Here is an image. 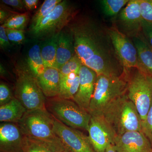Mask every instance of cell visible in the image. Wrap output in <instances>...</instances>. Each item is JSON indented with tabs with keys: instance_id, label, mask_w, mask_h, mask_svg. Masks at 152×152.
<instances>
[{
	"instance_id": "d6986e66",
	"label": "cell",
	"mask_w": 152,
	"mask_h": 152,
	"mask_svg": "<svg viewBox=\"0 0 152 152\" xmlns=\"http://www.w3.org/2000/svg\"><path fill=\"white\" fill-rule=\"evenodd\" d=\"M65 149L61 140L49 141L23 137L22 152H64Z\"/></svg>"
},
{
	"instance_id": "30bf717a",
	"label": "cell",
	"mask_w": 152,
	"mask_h": 152,
	"mask_svg": "<svg viewBox=\"0 0 152 152\" xmlns=\"http://www.w3.org/2000/svg\"><path fill=\"white\" fill-rule=\"evenodd\" d=\"M54 131L64 147L70 152H96L88 137L54 118Z\"/></svg>"
},
{
	"instance_id": "e0dca14e",
	"label": "cell",
	"mask_w": 152,
	"mask_h": 152,
	"mask_svg": "<svg viewBox=\"0 0 152 152\" xmlns=\"http://www.w3.org/2000/svg\"><path fill=\"white\" fill-rule=\"evenodd\" d=\"M75 54L73 39L70 33L61 31L58 38L55 69L59 70Z\"/></svg>"
},
{
	"instance_id": "ffe728a7",
	"label": "cell",
	"mask_w": 152,
	"mask_h": 152,
	"mask_svg": "<svg viewBox=\"0 0 152 152\" xmlns=\"http://www.w3.org/2000/svg\"><path fill=\"white\" fill-rule=\"evenodd\" d=\"M27 111L21 102L14 97L7 103L0 106V121L18 124Z\"/></svg>"
},
{
	"instance_id": "52a82bcc",
	"label": "cell",
	"mask_w": 152,
	"mask_h": 152,
	"mask_svg": "<svg viewBox=\"0 0 152 152\" xmlns=\"http://www.w3.org/2000/svg\"><path fill=\"white\" fill-rule=\"evenodd\" d=\"M15 95L27 111L46 109L47 98L29 69L17 70Z\"/></svg>"
},
{
	"instance_id": "3957f363",
	"label": "cell",
	"mask_w": 152,
	"mask_h": 152,
	"mask_svg": "<svg viewBox=\"0 0 152 152\" xmlns=\"http://www.w3.org/2000/svg\"><path fill=\"white\" fill-rule=\"evenodd\" d=\"M102 116L117 135L132 131L143 132L140 117L135 106L127 95L113 102Z\"/></svg>"
},
{
	"instance_id": "d590c367",
	"label": "cell",
	"mask_w": 152,
	"mask_h": 152,
	"mask_svg": "<svg viewBox=\"0 0 152 152\" xmlns=\"http://www.w3.org/2000/svg\"><path fill=\"white\" fill-rule=\"evenodd\" d=\"M25 8L29 11H32L35 9L38 5V0H24L23 1Z\"/></svg>"
},
{
	"instance_id": "2e32d148",
	"label": "cell",
	"mask_w": 152,
	"mask_h": 152,
	"mask_svg": "<svg viewBox=\"0 0 152 152\" xmlns=\"http://www.w3.org/2000/svg\"><path fill=\"white\" fill-rule=\"evenodd\" d=\"M37 79L38 84L46 98L58 96L61 82L58 70L53 68H46L45 72Z\"/></svg>"
},
{
	"instance_id": "f1b7e54d",
	"label": "cell",
	"mask_w": 152,
	"mask_h": 152,
	"mask_svg": "<svg viewBox=\"0 0 152 152\" xmlns=\"http://www.w3.org/2000/svg\"><path fill=\"white\" fill-rule=\"evenodd\" d=\"M6 32L9 41L13 43L20 45L25 41L24 30L6 28Z\"/></svg>"
},
{
	"instance_id": "f546056e",
	"label": "cell",
	"mask_w": 152,
	"mask_h": 152,
	"mask_svg": "<svg viewBox=\"0 0 152 152\" xmlns=\"http://www.w3.org/2000/svg\"><path fill=\"white\" fill-rule=\"evenodd\" d=\"M10 88L7 85L1 83L0 84V105L7 103L13 98Z\"/></svg>"
},
{
	"instance_id": "836d02e7",
	"label": "cell",
	"mask_w": 152,
	"mask_h": 152,
	"mask_svg": "<svg viewBox=\"0 0 152 152\" xmlns=\"http://www.w3.org/2000/svg\"><path fill=\"white\" fill-rule=\"evenodd\" d=\"M1 2L19 10H24L25 9L23 1L21 0H2Z\"/></svg>"
},
{
	"instance_id": "74e56055",
	"label": "cell",
	"mask_w": 152,
	"mask_h": 152,
	"mask_svg": "<svg viewBox=\"0 0 152 152\" xmlns=\"http://www.w3.org/2000/svg\"><path fill=\"white\" fill-rule=\"evenodd\" d=\"M64 152H70L69 151H68V150L67 149H65V150L64 151Z\"/></svg>"
},
{
	"instance_id": "4dcf8cb0",
	"label": "cell",
	"mask_w": 152,
	"mask_h": 152,
	"mask_svg": "<svg viewBox=\"0 0 152 152\" xmlns=\"http://www.w3.org/2000/svg\"><path fill=\"white\" fill-rule=\"evenodd\" d=\"M144 134L152 143V102L147 115L145 129Z\"/></svg>"
},
{
	"instance_id": "e575fe53",
	"label": "cell",
	"mask_w": 152,
	"mask_h": 152,
	"mask_svg": "<svg viewBox=\"0 0 152 152\" xmlns=\"http://www.w3.org/2000/svg\"><path fill=\"white\" fill-rule=\"evenodd\" d=\"M17 13H18L14 12L12 11L9 10L7 9L1 8V10H0V23L2 24V25L10 17L12 16L14 14Z\"/></svg>"
},
{
	"instance_id": "cb8c5ba5",
	"label": "cell",
	"mask_w": 152,
	"mask_h": 152,
	"mask_svg": "<svg viewBox=\"0 0 152 152\" xmlns=\"http://www.w3.org/2000/svg\"><path fill=\"white\" fill-rule=\"evenodd\" d=\"M62 0H45L32 18L30 28L35 27L53 10Z\"/></svg>"
},
{
	"instance_id": "9a60e30c",
	"label": "cell",
	"mask_w": 152,
	"mask_h": 152,
	"mask_svg": "<svg viewBox=\"0 0 152 152\" xmlns=\"http://www.w3.org/2000/svg\"><path fill=\"white\" fill-rule=\"evenodd\" d=\"M23 137L17 124H1L0 152H22Z\"/></svg>"
},
{
	"instance_id": "5b68a950",
	"label": "cell",
	"mask_w": 152,
	"mask_h": 152,
	"mask_svg": "<svg viewBox=\"0 0 152 152\" xmlns=\"http://www.w3.org/2000/svg\"><path fill=\"white\" fill-rule=\"evenodd\" d=\"M54 118L46 109L27 111L18 124L24 136L49 141L60 140L54 131Z\"/></svg>"
},
{
	"instance_id": "1f68e13d",
	"label": "cell",
	"mask_w": 152,
	"mask_h": 152,
	"mask_svg": "<svg viewBox=\"0 0 152 152\" xmlns=\"http://www.w3.org/2000/svg\"><path fill=\"white\" fill-rule=\"evenodd\" d=\"M142 33L152 48V23L143 21L142 24Z\"/></svg>"
},
{
	"instance_id": "7c38bea8",
	"label": "cell",
	"mask_w": 152,
	"mask_h": 152,
	"mask_svg": "<svg viewBox=\"0 0 152 152\" xmlns=\"http://www.w3.org/2000/svg\"><path fill=\"white\" fill-rule=\"evenodd\" d=\"M113 145L117 152H152L151 142L141 132L117 135Z\"/></svg>"
},
{
	"instance_id": "ba28073f",
	"label": "cell",
	"mask_w": 152,
	"mask_h": 152,
	"mask_svg": "<svg viewBox=\"0 0 152 152\" xmlns=\"http://www.w3.org/2000/svg\"><path fill=\"white\" fill-rule=\"evenodd\" d=\"M136 69L129 80L127 95L135 106L140 115L144 133L147 115L152 102V77Z\"/></svg>"
},
{
	"instance_id": "ac0fdd59",
	"label": "cell",
	"mask_w": 152,
	"mask_h": 152,
	"mask_svg": "<svg viewBox=\"0 0 152 152\" xmlns=\"http://www.w3.org/2000/svg\"><path fill=\"white\" fill-rule=\"evenodd\" d=\"M137 51L141 70L152 77V48L142 32L132 37Z\"/></svg>"
},
{
	"instance_id": "8992f818",
	"label": "cell",
	"mask_w": 152,
	"mask_h": 152,
	"mask_svg": "<svg viewBox=\"0 0 152 152\" xmlns=\"http://www.w3.org/2000/svg\"><path fill=\"white\" fill-rule=\"evenodd\" d=\"M76 15L72 5L68 1H62L37 26L29 29L30 34L36 39H48L59 34L75 18Z\"/></svg>"
},
{
	"instance_id": "7a4b0ae2",
	"label": "cell",
	"mask_w": 152,
	"mask_h": 152,
	"mask_svg": "<svg viewBox=\"0 0 152 152\" xmlns=\"http://www.w3.org/2000/svg\"><path fill=\"white\" fill-rule=\"evenodd\" d=\"M129 72L120 76L97 75L88 112L91 116H101L106 109L127 91Z\"/></svg>"
},
{
	"instance_id": "8fae6325",
	"label": "cell",
	"mask_w": 152,
	"mask_h": 152,
	"mask_svg": "<svg viewBox=\"0 0 152 152\" xmlns=\"http://www.w3.org/2000/svg\"><path fill=\"white\" fill-rule=\"evenodd\" d=\"M89 139L96 152H106L113 144L117 134L102 116H91L88 130Z\"/></svg>"
},
{
	"instance_id": "4fadbf2b",
	"label": "cell",
	"mask_w": 152,
	"mask_h": 152,
	"mask_svg": "<svg viewBox=\"0 0 152 152\" xmlns=\"http://www.w3.org/2000/svg\"><path fill=\"white\" fill-rule=\"evenodd\" d=\"M79 75V89L73 101L88 112L94 91L97 74L91 69L83 64L80 69Z\"/></svg>"
},
{
	"instance_id": "603a6c76",
	"label": "cell",
	"mask_w": 152,
	"mask_h": 152,
	"mask_svg": "<svg viewBox=\"0 0 152 152\" xmlns=\"http://www.w3.org/2000/svg\"><path fill=\"white\" fill-rule=\"evenodd\" d=\"M27 62L29 69L36 78L45 72V66L41 56V48L39 45H34L28 52Z\"/></svg>"
},
{
	"instance_id": "5bb4252c",
	"label": "cell",
	"mask_w": 152,
	"mask_h": 152,
	"mask_svg": "<svg viewBox=\"0 0 152 152\" xmlns=\"http://www.w3.org/2000/svg\"><path fill=\"white\" fill-rule=\"evenodd\" d=\"M119 20L127 35L132 37L142 32L144 20L140 8V0H131L120 12Z\"/></svg>"
},
{
	"instance_id": "9c48e42d",
	"label": "cell",
	"mask_w": 152,
	"mask_h": 152,
	"mask_svg": "<svg viewBox=\"0 0 152 152\" xmlns=\"http://www.w3.org/2000/svg\"><path fill=\"white\" fill-rule=\"evenodd\" d=\"M116 54L126 70H141L137 51L132 41L115 26L107 29Z\"/></svg>"
},
{
	"instance_id": "277c9868",
	"label": "cell",
	"mask_w": 152,
	"mask_h": 152,
	"mask_svg": "<svg viewBox=\"0 0 152 152\" xmlns=\"http://www.w3.org/2000/svg\"><path fill=\"white\" fill-rule=\"evenodd\" d=\"M46 108L56 119L75 129L88 131L91 116L72 100L47 98Z\"/></svg>"
},
{
	"instance_id": "d4e9b609",
	"label": "cell",
	"mask_w": 152,
	"mask_h": 152,
	"mask_svg": "<svg viewBox=\"0 0 152 152\" xmlns=\"http://www.w3.org/2000/svg\"><path fill=\"white\" fill-rule=\"evenodd\" d=\"M129 1V0H102L100 2L104 14L107 16L113 17L120 13Z\"/></svg>"
},
{
	"instance_id": "7402d4cb",
	"label": "cell",
	"mask_w": 152,
	"mask_h": 152,
	"mask_svg": "<svg viewBox=\"0 0 152 152\" xmlns=\"http://www.w3.org/2000/svg\"><path fill=\"white\" fill-rule=\"evenodd\" d=\"M58 35L47 39L41 49V56L46 68H55Z\"/></svg>"
},
{
	"instance_id": "44dd1931",
	"label": "cell",
	"mask_w": 152,
	"mask_h": 152,
	"mask_svg": "<svg viewBox=\"0 0 152 152\" xmlns=\"http://www.w3.org/2000/svg\"><path fill=\"white\" fill-rule=\"evenodd\" d=\"M79 85V73H73L68 75L61 76L59 94L58 97L73 100L78 90Z\"/></svg>"
},
{
	"instance_id": "8d00e7d4",
	"label": "cell",
	"mask_w": 152,
	"mask_h": 152,
	"mask_svg": "<svg viewBox=\"0 0 152 152\" xmlns=\"http://www.w3.org/2000/svg\"><path fill=\"white\" fill-rule=\"evenodd\" d=\"M106 152H117L112 144H110L107 147Z\"/></svg>"
},
{
	"instance_id": "484cf974",
	"label": "cell",
	"mask_w": 152,
	"mask_h": 152,
	"mask_svg": "<svg viewBox=\"0 0 152 152\" xmlns=\"http://www.w3.org/2000/svg\"><path fill=\"white\" fill-rule=\"evenodd\" d=\"M28 12L14 14L2 25L6 28L24 30L28 21Z\"/></svg>"
},
{
	"instance_id": "83f0119b",
	"label": "cell",
	"mask_w": 152,
	"mask_h": 152,
	"mask_svg": "<svg viewBox=\"0 0 152 152\" xmlns=\"http://www.w3.org/2000/svg\"><path fill=\"white\" fill-rule=\"evenodd\" d=\"M140 2L144 21L152 23V0H140Z\"/></svg>"
},
{
	"instance_id": "6da1fadb",
	"label": "cell",
	"mask_w": 152,
	"mask_h": 152,
	"mask_svg": "<svg viewBox=\"0 0 152 152\" xmlns=\"http://www.w3.org/2000/svg\"><path fill=\"white\" fill-rule=\"evenodd\" d=\"M75 52L84 65L99 75L120 76L125 71L107 29L88 18H74L67 26Z\"/></svg>"
},
{
	"instance_id": "4316f807",
	"label": "cell",
	"mask_w": 152,
	"mask_h": 152,
	"mask_svg": "<svg viewBox=\"0 0 152 152\" xmlns=\"http://www.w3.org/2000/svg\"><path fill=\"white\" fill-rule=\"evenodd\" d=\"M82 65L80 60L75 54L59 70L60 75L66 76L73 73H79Z\"/></svg>"
},
{
	"instance_id": "d6a6232c",
	"label": "cell",
	"mask_w": 152,
	"mask_h": 152,
	"mask_svg": "<svg viewBox=\"0 0 152 152\" xmlns=\"http://www.w3.org/2000/svg\"><path fill=\"white\" fill-rule=\"evenodd\" d=\"M10 46V43L6 33V28L1 25L0 26V46L1 49H6Z\"/></svg>"
}]
</instances>
